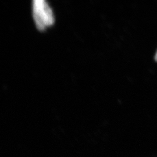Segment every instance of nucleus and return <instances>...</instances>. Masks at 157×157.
Masks as SVG:
<instances>
[{
	"label": "nucleus",
	"mask_w": 157,
	"mask_h": 157,
	"mask_svg": "<svg viewBox=\"0 0 157 157\" xmlns=\"http://www.w3.org/2000/svg\"><path fill=\"white\" fill-rule=\"evenodd\" d=\"M34 22L37 28L43 30L51 26L55 21L52 8L45 0H34L32 5Z\"/></svg>",
	"instance_id": "obj_1"
},
{
	"label": "nucleus",
	"mask_w": 157,
	"mask_h": 157,
	"mask_svg": "<svg viewBox=\"0 0 157 157\" xmlns=\"http://www.w3.org/2000/svg\"><path fill=\"white\" fill-rule=\"evenodd\" d=\"M155 59L156 61H157V52L156 54H155Z\"/></svg>",
	"instance_id": "obj_2"
}]
</instances>
